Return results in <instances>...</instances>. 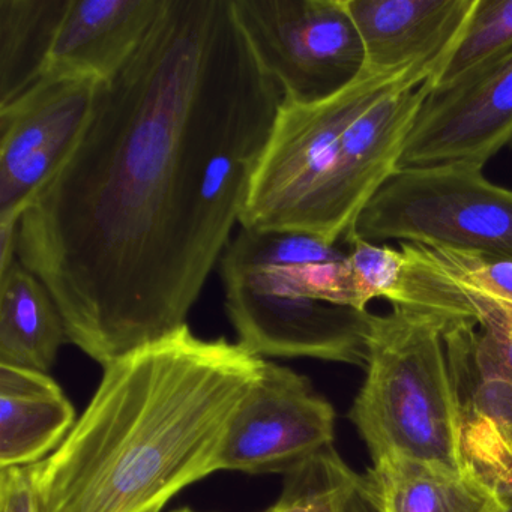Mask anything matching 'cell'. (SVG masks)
I'll use <instances>...</instances> for the list:
<instances>
[{
	"instance_id": "1",
	"label": "cell",
	"mask_w": 512,
	"mask_h": 512,
	"mask_svg": "<svg viewBox=\"0 0 512 512\" xmlns=\"http://www.w3.org/2000/svg\"><path fill=\"white\" fill-rule=\"evenodd\" d=\"M283 98L232 0H167L103 82L85 136L26 209L17 242L68 341L101 367L187 325Z\"/></svg>"
},
{
	"instance_id": "2",
	"label": "cell",
	"mask_w": 512,
	"mask_h": 512,
	"mask_svg": "<svg viewBox=\"0 0 512 512\" xmlns=\"http://www.w3.org/2000/svg\"><path fill=\"white\" fill-rule=\"evenodd\" d=\"M265 365L188 325L116 359L61 446L31 466L38 512H160L218 472L230 422Z\"/></svg>"
},
{
	"instance_id": "3",
	"label": "cell",
	"mask_w": 512,
	"mask_h": 512,
	"mask_svg": "<svg viewBox=\"0 0 512 512\" xmlns=\"http://www.w3.org/2000/svg\"><path fill=\"white\" fill-rule=\"evenodd\" d=\"M220 275L236 341L254 355L367 365L373 314L337 245L241 227Z\"/></svg>"
},
{
	"instance_id": "4",
	"label": "cell",
	"mask_w": 512,
	"mask_h": 512,
	"mask_svg": "<svg viewBox=\"0 0 512 512\" xmlns=\"http://www.w3.org/2000/svg\"><path fill=\"white\" fill-rule=\"evenodd\" d=\"M452 319L403 305L373 314L367 376L349 412L373 461L398 455L472 472L443 341Z\"/></svg>"
},
{
	"instance_id": "5",
	"label": "cell",
	"mask_w": 512,
	"mask_h": 512,
	"mask_svg": "<svg viewBox=\"0 0 512 512\" xmlns=\"http://www.w3.org/2000/svg\"><path fill=\"white\" fill-rule=\"evenodd\" d=\"M439 71L416 65L362 71L347 88L317 103L284 101L260 155L242 209V229L295 233L308 200L325 178L350 124L394 92L436 83Z\"/></svg>"
},
{
	"instance_id": "6",
	"label": "cell",
	"mask_w": 512,
	"mask_h": 512,
	"mask_svg": "<svg viewBox=\"0 0 512 512\" xmlns=\"http://www.w3.org/2000/svg\"><path fill=\"white\" fill-rule=\"evenodd\" d=\"M470 163L400 169L343 239L422 242L512 259V190Z\"/></svg>"
},
{
	"instance_id": "7",
	"label": "cell",
	"mask_w": 512,
	"mask_h": 512,
	"mask_svg": "<svg viewBox=\"0 0 512 512\" xmlns=\"http://www.w3.org/2000/svg\"><path fill=\"white\" fill-rule=\"evenodd\" d=\"M233 13L284 101L326 100L365 70L346 0H232Z\"/></svg>"
},
{
	"instance_id": "8",
	"label": "cell",
	"mask_w": 512,
	"mask_h": 512,
	"mask_svg": "<svg viewBox=\"0 0 512 512\" xmlns=\"http://www.w3.org/2000/svg\"><path fill=\"white\" fill-rule=\"evenodd\" d=\"M103 82L44 77L0 107V224L20 223L85 136Z\"/></svg>"
},
{
	"instance_id": "9",
	"label": "cell",
	"mask_w": 512,
	"mask_h": 512,
	"mask_svg": "<svg viewBox=\"0 0 512 512\" xmlns=\"http://www.w3.org/2000/svg\"><path fill=\"white\" fill-rule=\"evenodd\" d=\"M433 82L389 94L352 122L331 169L308 200L296 232L337 245L365 206L400 170L407 137Z\"/></svg>"
},
{
	"instance_id": "10",
	"label": "cell",
	"mask_w": 512,
	"mask_h": 512,
	"mask_svg": "<svg viewBox=\"0 0 512 512\" xmlns=\"http://www.w3.org/2000/svg\"><path fill=\"white\" fill-rule=\"evenodd\" d=\"M334 439L332 404L307 376L266 359L262 379L230 422L218 472L286 476Z\"/></svg>"
},
{
	"instance_id": "11",
	"label": "cell",
	"mask_w": 512,
	"mask_h": 512,
	"mask_svg": "<svg viewBox=\"0 0 512 512\" xmlns=\"http://www.w3.org/2000/svg\"><path fill=\"white\" fill-rule=\"evenodd\" d=\"M512 146V47L433 89L407 137L400 169L470 163L484 167Z\"/></svg>"
},
{
	"instance_id": "12",
	"label": "cell",
	"mask_w": 512,
	"mask_h": 512,
	"mask_svg": "<svg viewBox=\"0 0 512 512\" xmlns=\"http://www.w3.org/2000/svg\"><path fill=\"white\" fill-rule=\"evenodd\" d=\"M346 4L364 44L365 70L428 65L440 76L466 31L476 0H346Z\"/></svg>"
},
{
	"instance_id": "13",
	"label": "cell",
	"mask_w": 512,
	"mask_h": 512,
	"mask_svg": "<svg viewBox=\"0 0 512 512\" xmlns=\"http://www.w3.org/2000/svg\"><path fill=\"white\" fill-rule=\"evenodd\" d=\"M167 0H68L44 77L107 82L130 61Z\"/></svg>"
},
{
	"instance_id": "14",
	"label": "cell",
	"mask_w": 512,
	"mask_h": 512,
	"mask_svg": "<svg viewBox=\"0 0 512 512\" xmlns=\"http://www.w3.org/2000/svg\"><path fill=\"white\" fill-rule=\"evenodd\" d=\"M467 466L512 434V371L482 340L475 320L452 319L443 334Z\"/></svg>"
},
{
	"instance_id": "15",
	"label": "cell",
	"mask_w": 512,
	"mask_h": 512,
	"mask_svg": "<svg viewBox=\"0 0 512 512\" xmlns=\"http://www.w3.org/2000/svg\"><path fill=\"white\" fill-rule=\"evenodd\" d=\"M76 421L73 404L49 373L0 365V470L46 460Z\"/></svg>"
},
{
	"instance_id": "16",
	"label": "cell",
	"mask_w": 512,
	"mask_h": 512,
	"mask_svg": "<svg viewBox=\"0 0 512 512\" xmlns=\"http://www.w3.org/2000/svg\"><path fill=\"white\" fill-rule=\"evenodd\" d=\"M365 488L380 512H511L473 472H454L398 455L373 461Z\"/></svg>"
},
{
	"instance_id": "17",
	"label": "cell",
	"mask_w": 512,
	"mask_h": 512,
	"mask_svg": "<svg viewBox=\"0 0 512 512\" xmlns=\"http://www.w3.org/2000/svg\"><path fill=\"white\" fill-rule=\"evenodd\" d=\"M67 341L46 284L19 259L0 272V365L49 373Z\"/></svg>"
},
{
	"instance_id": "18",
	"label": "cell",
	"mask_w": 512,
	"mask_h": 512,
	"mask_svg": "<svg viewBox=\"0 0 512 512\" xmlns=\"http://www.w3.org/2000/svg\"><path fill=\"white\" fill-rule=\"evenodd\" d=\"M68 0H0V107L44 76Z\"/></svg>"
},
{
	"instance_id": "19",
	"label": "cell",
	"mask_w": 512,
	"mask_h": 512,
	"mask_svg": "<svg viewBox=\"0 0 512 512\" xmlns=\"http://www.w3.org/2000/svg\"><path fill=\"white\" fill-rule=\"evenodd\" d=\"M401 248L407 256L404 287L409 304L428 313L475 320L482 340L512 371V302L457 286Z\"/></svg>"
},
{
	"instance_id": "20",
	"label": "cell",
	"mask_w": 512,
	"mask_h": 512,
	"mask_svg": "<svg viewBox=\"0 0 512 512\" xmlns=\"http://www.w3.org/2000/svg\"><path fill=\"white\" fill-rule=\"evenodd\" d=\"M359 478L332 446L287 473L277 502L262 512H347Z\"/></svg>"
},
{
	"instance_id": "21",
	"label": "cell",
	"mask_w": 512,
	"mask_h": 512,
	"mask_svg": "<svg viewBox=\"0 0 512 512\" xmlns=\"http://www.w3.org/2000/svg\"><path fill=\"white\" fill-rule=\"evenodd\" d=\"M400 245L451 283L512 302V259L448 245L422 242Z\"/></svg>"
},
{
	"instance_id": "22",
	"label": "cell",
	"mask_w": 512,
	"mask_h": 512,
	"mask_svg": "<svg viewBox=\"0 0 512 512\" xmlns=\"http://www.w3.org/2000/svg\"><path fill=\"white\" fill-rule=\"evenodd\" d=\"M509 47H512V0H476L466 31L433 89L457 82Z\"/></svg>"
},
{
	"instance_id": "23",
	"label": "cell",
	"mask_w": 512,
	"mask_h": 512,
	"mask_svg": "<svg viewBox=\"0 0 512 512\" xmlns=\"http://www.w3.org/2000/svg\"><path fill=\"white\" fill-rule=\"evenodd\" d=\"M347 262L355 281L356 292L362 310L373 299L385 298L391 301L400 286L404 269V254L389 245L373 244L361 238H352Z\"/></svg>"
},
{
	"instance_id": "24",
	"label": "cell",
	"mask_w": 512,
	"mask_h": 512,
	"mask_svg": "<svg viewBox=\"0 0 512 512\" xmlns=\"http://www.w3.org/2000/svg\"><path fill=\"white\" fill-rule=\"evenodd\" d=\"M470 470L491 485L512 512V434L476 458Z\"/></svg>"
},
{
	"instance_id": "25",
	"label": "cell",
	"mask_w": 512,
	"mask_h": 512,
	"mask_svg": "<svg viewBox=\"0 0 512 512\" xmlns=\"http://www.w3.org/2000/svg\"><path fill=\"white\" fill-rule=\"evenodd\" d=\"M0 512H38L31 467L0 470Z\"/></svg>"
},
{
	"instance_id": "26",
	"label": "cell",
	"mask_w": 512,
	"mask_h": 512,
	"mask_svg": "<svg viewBox=\"0 0 512 512\" xmlns=\"http://www.w3.org/2000/svg\"><path fill=\"white\" fill-rule=\"evenodd\" d=\"M347 512H380L377 506L371 500L367 488L364 485V479L359 478L355 490L350 494L349 505H347Z\"/></svg>"
},
{
	"instance_id": "27",
	"label": "cell",
	"mask_w": 512,
	"mask_h": 512,
	"mask_svg": "<svg viewBox=\"0 0 512 512\" xmlns=\"http://www.w3.org/2000/svg\"><path fill=\"white\" fill-rule=\"evenodd\" d=\"M173 512H197V511H193V509H190V508H181V509H176V511H173Z\"/></svg>"
}]
</instances>
